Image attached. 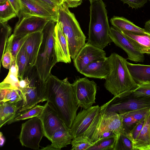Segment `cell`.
Returning <instances> with one entry per match:
<instances>
[{
    "label": "cell",
    "instance_id": "cell-44",
    "mask_svg": "<svg viewBox=\"0 0 150 150\" xmlns=\"http://www.w3.org/2000/svg\"><path fill=\"white\" fill-rule=\"evenodd\" d=\"M63 2L69 8L76 7L80 5L82 0H63Z\"/></svg>",
    "mask_w": 150,
    "mask_h": 150
},
{
    "label": "cell",
    "instance_id": "cell-11",
    "mask_svg": "<svg viewBox=\"0 0 150 150\" xmlns=\"http://www.w3.org/2000/svg\"><path fill=\"white\" fill-rule=\"evenodd\" d=\"M37 117L41 121L44 136L51 142L56 131L62 129H69L47 102L44 105L42 112Z\"/></svg>",
    "mask_w": 150,
    "mask_h": 150
},
{
    "label": "cell",
    "instance_id": "cell-22",
    "mask_svg": "<svg viewBox=\"0 0 150 150\" xmlns=\"http://www.w3.org/2000/svg\"><path fill=\"white\" fill-rule=\"evenodd\" d=\"M121 32L141 52L150 54V35L127 31Z\"/></svg>",
    "mask_w": 150,
    "mask_h": 150
},
{
    "label": "cell",
    "instance_id": "cell-23",
    "mask_svg": "<svg viewBox=\"0 0 150 150\" xmlns=\"http://www.w3.org/2000/svg\"><path fill=\"white\" fill-rule=\"evenodd\" d=\"M128 70L137 84L150 83V65L127 62Z\"/></svg>",
    "mask_w": 150,
    "mask_h": 150
},
{
    "label": "cell",
    "instance_id": "cell-51",
    "mask_svg": "<svg viewBox=\"0 0 150 150\" xmlns=\"http://www.w3.org/2000/svg\"><path fill=\"white\" fill-rule=\"evenodd\" d=\"M90 1V2H91L93 1H94V0H89Z\"/></svg>",
    "mask_w": 150,
    "mask_h": 150
},
{
    "label": "cell",
    "instance_id": "cell-39",
    "mask_svg": "<svg viewBox=\"0 0 150 150\" xmlns=\"http://www.w3.org/2000/svg\"><path fill=\"white\" fill-rule=\"evenodd\" d=\"M119 114L122 120L123 125V133H126L131 129L137 122L128 112L120 113Z\"/></svg>",
    "mask_w": 150,
    "mask_h": 150
},
{
    "label": "cell",
    "instance_id": "cell-47",
    "mask_svg": "<svg viewBox=\"0 0 150 150\" xmlns=\"http://www.w3.org/2000/svg\"><path fill=\"white\" fill-rule=\"evenodd\" d=\"M144 29L147 33L150 34V19L145 22Z\"/></svg>",
    "mask_w": 150,
    "mask_h": 150
},
{
    "label": "cell",
    "instance_id": "cell-18",
    "mask_svg": "<svg viewBox=\"0 0 150 150\" xmlns=\"http://www.w3.org/2000/svg\"><path fill=\"white\" fill-rule=\"evenodd\" d=\"M42 38V30L35 32L28 35L23 44L31 67L36 63Z\"/></svg>",
    "mask_w": 150,
    "mask_h": 150
},
{
    "label": "cell",
    "instance_id": "cell-41",
    "mask_svg": "<svg viewBox=\"0 0 150 150\" xmlns=\"http://www.w3.org/2000/svg\"><path fill=\"white\" fill-rule=\"evenodd\" d=\"M144 122L145 118L142 119L137 122L133 128L127 132L125 133L132 142L133 144L139 135L144 125Z\"/></svg>",
    "mask_w": 150,
    "mask_h": 150
},
{
    "label": "cell",
    "instance_id": "cell-33",
    "mask_svg": "<svg viewBox=\"0 0 150 150\" xmlns=\"http://www.w3.org/2000/svg\"><path fill=\"white\" fill-rule=\"evenodd\" d=\"M14 37L13 34L8 38L6 46L4 53L3 57L2 64L5 68L9 69L12 64L11 47Z\"/></svg>",
    "mask_w": 150,
    "mask_h": 150
},
{
    "label": "cell",
    "instance_id": "cell-27",
    "mask_svg": "<svg viewBox=\"0 0 150 150\" xmlns=\"http://www.w3.org/2000/svg\"><path fill=\"white\" fill-rule=\"evenodd\" d=\"M18 105L0 102V127L5 125L20 109L21 106Z\"/></svg>",
    "mask_w": 150,
    "mask_h": 150
},
{
    "label": "cell",
    "instance_id": "cell-28",
    "mask_svg": "<svg viewBox=\"0 0 150 150\" xmlns=\"http://www.w3.org/2000/svg\"><path fill=\"white\" fill-rule=\"evenodd\" d=\"M44 105H36L29 110L21 112H17L7 123L11 124L13 123L39 116L42 112Z\"/></svg>",
    "mask_w": 150,
    "mask_h": 150
},
{
    "label": "cell",
    "instance_id": "cell-17",
    "mask_svg": "<svg viewBox=\"0 0 150 150\" xmlns=\"http://www.w3.org/2000/svg\"><path fill=\"white\" fill-rule=\"evenodd\" d=\"M107 57L95 61L84 67L80 73L86 77L105 79L109 72Z\"/></svg>",
    "mask_w": 150,
    "mask_h": 150
},
{
    "label": "cell",
    "instance_id": "cell-4",
    "mask_svg": "<svg viewBox=\"0 0 150 150\" xmlns=\"http://www.w3.org/2000/svg\"><path fill=\"white\" fill-rule=\"evenodd\" d=\"M57 22L68 42L70 55L74 60L86 44V37L74 14L63 2L58 6Z\"/></svg>",
    "mask_w": 150,
    "mask_h": 150
},
{
    "label": "cell",
    "instance_id": "cell-7",
    "mask_svg": "<svg viewBox=\"0 0 150 150\" xmlns=\"http://www.w3.org/2000/svg\"><path fill=\"white\" fill-rule=\"evenodd\" d=\"M107 112H127L138 110L150 109V96L135 97L131 94L122 98L113 97L100 107Z\"/></svg>",
    "mask_w": 150,
    "mask_h": 150
},
{
    "label": "cell",
    "instance_id": "cell-24",
    "mask_svg": "<svg viewBox=\"0 0 150 150\" xmlns=\"http://www.w3.org/2000/svg\"><path fill=\"white\" fill-rule=\"evenodd\" d=\"M110 21L113 27L121 31H127L136 33L149 34L144 28L137 26L124 17L114 16L110 19Z\"/></svg>",
    "mask_w": 150,
    "mask_h": 150
},
{
    "label": "cell",
    "instance_id": "cell-12",
    "mask_svg": "<svg viewBox=\"0 0 150 150\" xmlns=\"http://www.w3.org/2000/svg\"><path fill=\"white\" fill-rule=\"evenodd\" d=\"M109 36L116 45L126 52L128 59L135 62H143L144 54L141 52L121 31L112 27L110 28Z\"/></svg>",
    "mask_w": 150,
    "mask_h": 150
},
{
    "label": "cell",
    "instance_id": "cell-43",
    "mask_svg": "<svg viewBox=\"0 0 150 150\" xmlns=\"http://www.w3.org/2000/svg\"><path fill=\"white\" fill-rule=\"evenodd\" d=\"M148 0H121L124 4H127L132 9H137L143 7Z\"/></svg>",
    "mask_w": 150,
    "mask_h": 150
},
{
    "label": "cell",
    "instance_id": "cell-34",
    "mask_svg": "<svg viewBox=\"0 0 150 150\" xmlns=\"http://www.w3.org/2000/svg\"><path fill=\"white\" fill-rule=\"evenodd\" d=\"M29 35L18 36H14L11 47L12 61H17L18 53L25 42Z\"/></svg>",
    "mask_w": 150,
    "mask_h": 150
},
{
    "label": "cell",
    "instance_id": "cell-52",
    "mask_svg": "<svg viewBox=\"0 0 150 150\" xmlns=\"http://www.w3.org/2000/svg\"><path fill=\"white\" fill-rule=\"evenodd\" d=\"M150 1V0H149Z\"/></svg>",
    "mask_w": 150,
    "mask_h": 150
},
{
    "label": "cell",
    "instance_id": "cell-21",
    "mask_svg": "<svg viewBox=\"0 0 150 150\" xmlns=\"http://www.w3.org/2000/svg\"><path fill=\"white\" fill-rule=\"evenodd\" d=\"M134 150H150V110L137 138L133 144Z\"/></svg>",
    "mask_w": 150,
    "mask_h": 150
},
{
    "label": "cell",
    "instance_id": "cell-19",
    "mask_svg": "<svg viewBox=\"0 0 150 150\" xmlns=\"http://www.w3.org/2000/svg\"><path fill=\"white\" fill-rule=\"evenodd\" d=\"M19 1L20 11L19 17L26 14H31L52 19L56 21L54 17L47 11L33 0Z\"/></svg>",
    "mask_w": 150,
    "mask_h": 150
},
{
    "label": "cell",
    "instance_id": "cell-25",
    "mask_svg": "<svg viewBox=\"0 0 150 150\" xmlns=\"http://www.w3.org/2000/svg\"><path fill=\"white\" fill-rule=\"evenodd\" d=\"M72 140L70 129H60L56 131L53 134L51 145L55 150H60L71 144Z\"/></svg>",
    "mask_w": 150,
    "mask_h": 150
},
{
    "label": "cell",
    "instance_id": "cell-49",
    "mask_svg": "<svg viewBox=\"0 0 150 150\" xmlns=\"http://www.w3.org/2000/svg\"><path fill=\"white\" fill-rule=\"evenodd\" d=\"M58 5L61 4L63 2V0H52Z\"/></svg>",
    "mask_w": 150,
    "mask_h": 150
},
{
    "label": "cell",
    "instance_id": "cell-3",
    "mask_svg": "<svg viewBox=\"0 0 150 150\" xmlns=\"http://www.w3.org/2000/svg\"><path fill=\"white\" fill-rule=\"evenodd\" d=\"M88 38L87 43L103 49L112 42L105 4L102 0L90 2Z\"/></svg>",
    "mask_w": 150,
    "mask_h": 150
},
{
    "label": "cell",
    "instance_id": "cell-14",
    "mask_svg": "<svg viewBox=\"0 0 150 150\" xmlns=\"http://www.w3.org/2000/svg\"><path fill=\"white\" fill-rule=\"evenodd\" d=\"M106 57V53L103 49L86 43L73 60L74 64L77 71L80 72L91 62Z\"/></svg>",
    "mask_w": 150,
    "mask_h": 150
},
{
    "label": "cell",
    "instance_id": "cell-26",
    "mask_svg": "<svg viewBox=\"0 0 150 150\" xmlns=\"http://www.w3.org/2000/svg\"><path fill=\"white\" fill-rule=\"evenodd\" d=\"M18 69L16 62L12 63L6 78L0 83V89H14L19 90Z\"/></svg>",
    "mask_w": 150,
    "mask_h": 150
},
{
    "label": "cell",
    "instance_id": "cell-31",
    "mask_svg": "<svg viewBox=\"0 0 150 150\" xmlns=\"http://www.w3.org/2000/svg\"><path fill=\"white\" fill-rule=\"evenodd\" d=\"M0 69L3 56L4 53L6 46L8 38L11 35L12 28L7 23L0 22Z\"/></svg>",
    "mask_w": 150,
    "mask_h": 150
},
{
    "label": "cell",
    "instance_id": "cell-45",
    "mask_svg": "<svg viewBox=\"0 0 150 150\" xmlns=\"http://www.w3.org/2000/svg\"><path fill=\"white\" fill-rule=\"evenodd\" d=\"M19 90H21L25 89L29 84L30 81L28 76L25 74L23 79L19 80Z\"/></svg>",
    "mask_w": 150,
    "mask_h": 150
},
{
    "label": "cell",
    "instance_id": "cell-10",
    "mask_svg": "<svg viewBox=\"0 0 150 150\" xmlns=\"http://www.w3.org/2000/svg\"><path fill=\"white\" fill-rule=\"evenodd\" d=\"M13 30V34L18 36L42 30L50 19L40 16L26 14L19 16Z\"/></svg>",
    "mask_w": 150,
    "mask_h": 150
},
{
    "label": "cell",
    "instance_id": "cell-36",
    "mask_svg": "<svg viewBox=\"0 0 150 150\" xmlns=\"http://www.w3.org/2000/svg\"><path fill=\"white\" fill-rule=\"evenodd\" d=\"M20 91L17 89H8L3 100L1 101L12 104L18 105L22 100Z\"/></svg>",
    "mask_w": 150,
    "mask_h": 150
},
{
    "label": "cell",
    "instance_id": "cell-1",
    "mask_svg": "<svg viewBox=\"0 0 150 150\" xmlns=\"http://www.w3.org/2000/svg\"><path fill=\"white\" fill-rule=\"evenodd\" d=\"M45 85L46 101L70 129L79 108L72 84L50 74Z\"/></svg>",
    "mask_w": 150,
    "mask_h": 150
},
{
    "label": "cell",
    "instance_id": "cell-15",
    "mask_svg": "<svg viewBox=\"0 0 150 150\" xmlns=\"http://www.w3.org/2000/svg\"><path fill=\"white\" fill-rule=\"evenodd\" d=\"M113 136H116L108 130L100 110L88 129L79 137L87 139L93 143L101 138Z\"/></svg>",
    "mask_w": 150,
    "mask_h": 150
},
{
    "label": "cell",
    "instance_id": "cell-40",
    "mask_svg": "<svg viewBox=\"0 0 150 150\" xmlns=\"http://www.w3.org/2000/svg\"><path fill=\"white\" fill-rule=\"evenodd\" d=\"M138 84V87L131 93L133 96L137 97L150 96V83H143Z\"/></svg>",
    "mask_w": 150,
    "mask_h": 150
},
{
    "label": "cell",
    "instance_id": "cell-20",
    "mask_svg": "<svg viewBox=\"0 0 150 150\" xmlns=\"http://www.w3.org/2000/svg\"><path fill=\"white\" fill-rule=\"evenodd\" d=\"M100 111L108 130L119 138L123 132L122 120L119 114L114 112H107L100 108Z\"/></svg>",
    "mask_w": 150,
    "mask_h": 150
},
{
    "label": "cell",
    "instance_id": "cell-9",
    "mask_svg": "<svg viewBox=\"0 0 150 150\" xmlns=\"http://www.w3.org/2000/svg\"><path fill=\"white\" fill-rule=\"evenodd\" d=\"M77 105L87 109L96 103L97 84L87 77H77L72 83Z\"/></svg>",
    "mask_w": 150,
    "mask_h": 150
},
{
    "label": "cell",
    "instance_id": "cell-37",
    "mask_svg": "<svg viewBox=\"0 0 150 150\" xmlns=\"http://www.w3.org/2000/svg\"><path fill=\"white\" fill-rule=\"evenodd\" d=\"M115 150H134L132 142L125 133H122L119 136Z\"/></svg>",
    "mask_w": 150,
    "mask_h": 150
},
{
    "label": "cell",
    "instance_id": "cell-2",
    "mask_svg": "<svg viewBox=\"0 0 150 150\" xmlns=\"http://www.w3.org/2000/svg\"><path fill=\"white\" fill-rule=\"evenodd\" d=\"M107 59L110 70L104 84L105 88L114 98L131 94L138 86L128 70L126 59L115 53H112Z\"/></svg>",
    "mask_w": 150,
    "mask_h": 150
},
{
    "label": "cell",
    "instance_id": "cell-29",
    "mask_svg": "<svg viewBox=\"0 0 150 150\" xmlns=\"http://www.w3.org/2000/svg\"><path fill=\"white\" fill-rule=\"evenodd\" d=\"M16 63L18 69V79H23L26 73L32 67L30 66L23 45L17 54Z\"/></svg>",
    "mask_w": 150,
    "mask_h": 150
},
{
    "label": "cell",
    "instance_id": "cell-6",
    "mask_svg": "<svg viewBox=\"0 0 150 150\" xmlns=\"http://www.w3.org/2000/svg\"><path fill=\"white\" fill-rule=\"evenodd\" d=\"M25 74L30 82L27 87L20 91L23 100L21 108L18 112L29 110L38 103L46 101L45 81L40 79L35 67L31 68Z\"/></svg>",
    "mask_w": 150,
    "mask_h": 150
},
{
    "label": "cell",
    "instance_id": "cell-30",
    "mask_svg": "<svg viewBox=\"0 0 150 150\" xmlns=\"http://www.w3.org/2000/svg\"><path fill=\"white\" fill-rule=\"evenodd\" d=\"M118 139L115 136L101 138L94 143L88 150H115Z\"/></svg>",
    "mask_w": 150,
    "mask_h": 150
},
{
    "label": "cell",
    "instance_id": "cell-50",
    "mask_svg": "<svg viewBox=\"0 0 150 150\" xmlns=\"http://www.w3.org/2000/svg\"><path fill=\"white\" fill-rule=\"evenodd\" d=\"M8 0H0V4H3L6 2Z\"/></svg>",
    "mask_w": 150,
    "mask_h": 150
},
{
    "label": "cell",
    "instance_id": "cell-42",
    "mask_svg": "<svg viewBox=\"0 0 150 150\" xmlns=\"http://www.w3.org/2000/svg\"><path fill=\"white\" fill-rule=\"evenodd\" d=\"M150 109L144 108L127 112L131 115L137 122L145 118Z\"/></svg>",
    "mask_w": 150,
    "mask_h": 150
},
{
    "label": "cell",
    "instance_id": "cell-46",
    "mask_svg": "<svg viewBox=\"0 0 150 150\" xmlns=\"http://www.w3.org/2000/svg\"><path fill=\"white\" fill-rule=\"evenodd\" d=\"M12 6L18 17L20 11V6L19 0H8Z\"/></svg>",
    "mask_w": 150,
    "mask_h": 150
},
{
    "label": "cell",
    "instance_id": "cell-5",
    "mask_svg": "<svg viewBox=\"0 0 150 150\" xmlns=\"http://www.w3.org/2000/svg\"><path fill=\"white\" fill-rule=\"evenodd\" d=\"M57 22L50 20L42 30V42L35 65L40 79L45 81L51 74L52 67L57 62L54 35Z\"/></svg>",
    "mask_w": 150,
    "mask_h": 150
},
{
    "label": "cell",
    "instance_id": "cell-16",
    "mask_svg": "<svg viewBox=\"0 0 150 150\" xmlns=\"http://www.w3.org/2000/svg\"><path fill=\"white\" fill-rule=\"evenodd\" d=\"M54 38L57 62L70 63L71 58L68 42L57 22L55 27Z\"/></svg>",
    "mask_w": 150,
    "mask_h": 150
},
{
    "label": "cell",
    "instance_id": "cell-38",
    "mask_svg": "<svg viewBox=\"0 0 150 150\" xmlns=\"http://www.w3.org/2000/svg\"><path fill=\"white\" fill-rule=\"evenodd\" d=\"M47 11L57 21L58 6L52 0H33Z\"/></svg>",
    "mask_w": 150,
    "mask_h": 150
},
{
    "label": "cell",
    "instance_id": "cell-32",
    "mask_svg": "<svg viewBox=\"0 0 150 150\" xmlns=\"http://www.w3.org/2000/svg\"><path fill=\"white\" fill-rule=\"evenodd\" d=\"M0 6V22L6 23L17 16L13 7L7 0Z\"/></svg>",
    "mask_w": 150,
    "mask_h": 150
},
{
    "label": "cell",
    "instance_id": "cell-13",
    "mask_svg": "<svg viewBox=\"0 0 150 150\" xmlns=\"http://www.w3.org/2000/svg\"><path fill=\"white\" fill-rule=\"evenodd\" d=\"M100 109L98 105L92 106L88 109H83L77 114L70 129L72 139L81 136L86 132Z\"/></svg>",
    "mask_w": 150,
    "mask_h": 150
},
{
    "label": "cell",
    "instance_id": "cell-35",
    "mask_svg": "<svg viewBox=\"0 0 150 150\" xmlns=\"http://www.w3.org/2000/svg\"><path fill=\"white\" fill-rule=\"evenodd\" d=\"M71 144V150H88L93 145V143L88 140L81 137L72 139Z\"/></svg>",
    "mask_w": 150,
    "mask_h": 150
},
{
    "label": "cell",
    "instance_id": "cell-8",
    "mask_svg": "<svg viewBox=\"0 0 150 150\" xmlns=\"http://www.w3.org/2000/svg\"><path fill=\"white\" fill-rule=\"evenodd\" d=\"M43 136L42 124L38 117L30 118L22 123L19 139L23 146L39 150L40 143Z\"/></svg>",
    "mask_w": 150,
    "mask_h": 150
},
{
    "label": "cell",
    "instance_id": "cell-48",
    "mask_svg": "<svg viewBox=\"0 0 150 150\" xmlns=\"http://www.w3.org/2000/svg\"><path fill=\"white\" fill-rule=\"evenodd\" d=\"M0 145L1 147L3 146L4 143L5 139L1 132H0Z\"/></svg>",
    "mask_w": 150,
    "mask_h": 150
}]
</instances>
